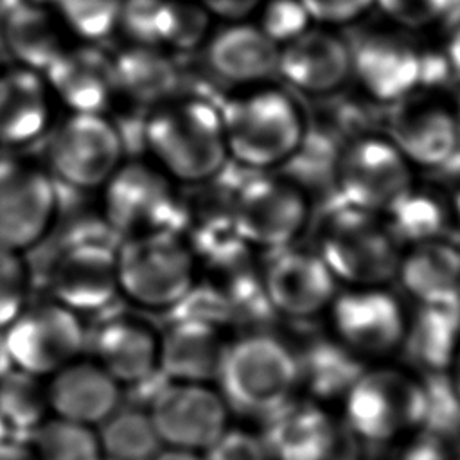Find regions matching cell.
<instances>
[{
    "instance_id": "obj_1",
    "label": "cell",
    "mask_w": 460,
    "mask_h": 460,
    "mask_svg": "<svg viewBox=\"0 0 460 460\" xmlns=\"http://www.w3.org/2000/svg\"><path fill=\"white\" fill-rule=\"evenodd\" d=\"M140 144L146 158L174 183H205L228 160L219 106L201 97L172 95L149 108L140 122Z\"/></svg>"
},
{
    "instance_id": "obj_2",
    "label": "cell",
    "mask_w": 460,
    "mask_h": 460,
    "mask_svg": "<svg viewBox=\"0 0 460 460\" xmlns=\"http://www.w3.org/2000/svg\"><path fill=\"white\" fill-rule=\"evenodd\" d=\"M228 160L268 172L293 158L305 140L298 101L268 83L246 86L219 104Z\"/></svg>"
},
{
    "instance_id": "obj_3",
    "label": "cell",
    "mask_w": 460,
    "mask_h": 460,
    "mask_svg": "<svg viewBox=\"0 0 460 460\" xmlns=\"http://www.w3.org/2000/svg\"><path fill=\"white\" fill-rule=\"evenodd\" d=\"M119 295L146 311H176L198 288L199 261L174 228L120 237L115 246Z\"/></svg>"
},
{
    "instance_id": "obj_4",
    "label": "cell",
    "mask_w": 460,
    "mask_h": 460,
    "mask_svg": "<svg viewBox=\"0 0 460 460\" xmlns=\"http://www.w3.org/2000/svg\"><path fill=\"white\" fill-rule=\"evenodd\" d=\"M216 383L230 411L264 419L300 390L298 354L264 332L228 340Z\"/></svg>"
},
{
    "instance_id": "obj_5",
    "label": "cell",
    "mask_w": 460,
    "mask_h": 460,
    "mask_svg": "<svg viewBox=\"0 0 460 460\" xmlns=\"http://www.w3.org/2000/svg\"><path fill=\"white\" fill-rule=\"evenodd\" d=\"M341 404V420L361 444H397L420 431L424 381L413 370L379 361L363 368Z\"/></svg>"
},
{
    "instance_id": "obj_6",
    "label": "cell",
    "mask_w": 460,
    "mask_h": 460,
    "mask_svg": "<svg viewBox=\"0 0 460 460\" xmlns=\"http://www.w3.org/2000/svg\"><path fill=\"white\" fill-rule=\"evenodd\" d=\"M43 140L41 164L59 187L97 194L128 158V146L106 113H68L54 120Z\"/></svg>"
},
{
    "instance_id": "obj_7",
    "label": "cell",
    "mask_w": 460,
    "mask_h": 460,
    "mask_svg": "<svg viewBox=\"0 0 460 460\" xmlns=\"http://www.w3.org/2000/svg\"><path fill=\"white\" fill-rule=\"evenodd\" d=\"M316 253L336 282L361 288L394 280L401 248L381 217L340 203L320 230Z\"/></svg>"
},
{
    "instance_id": "obj_8",
    "label": "cell",
    "mask_w": 460,
    "mask_h": 460,
    "mask_svg": "<svg viewBox=\"0 0 460 460\" xmlns=\"http://www.w3.org/2000/svg\"><path fill=\"white\" fill-rule=\"evenodd\" d=\"M340 203L381 219L388 217L417 189L413 165L386 137L350 142L334 165Z\"/></svg>"
},
{
    "instance_id": "obj_9",
    "label": "cell",
    "mask_w": 460,
    "mask_h": 460,
    "mask_svg": "<svg viewBox=\"0 0 460 460\" xmlns=\"http://www.w3.org/2000/svg\"><path fill=\"white\" fill-rule=\"evenodd\" d=\"M176 185L146 156H128L97 192V203L119 239L164 228L181 230L183 205Z\"/></svg>"
},
{
    "instance_id": "obj_10",
    "label": "cell",
    "mask_w": 460,
    "mask_h": 460,
    "mask_svg": "<svg viewBox=\"0 0 460 460\" xmlns=\"http://www.w3.org/2000/svg\"><path fill=\"white\" fill-rule=\"evenodd\" d=\"M2 334L13 367L43 379L81 358L88 341L83 316L49 295L29 298Z\"/></svg>"
},
{
    "instance_id": "obj_11",
    "label": "cell",
    "mask_w": 460,
    "mask_h": 460,
    "mask_svg": "<svg viewBox=\"0 0 460 460\" xmlns=\"http://www.w3.org/2000/svg\"><path fill=\"white\" fill-rule=\"evenodd\" d=\"M61 187L40 160L0 153V246L27 253L52 234Z\"/></svg>"
},
{
    "instance_id": "obj_12",
    "label": "cell",
    "mask_w": 460,
    "mask_h": 460,
    "mask_svg": "<svg viewBox=\"0 0 460 460\" xmlns=\"http://www.w3.org/2000/svg\"><path fill=\"white\" fill-rule=\"evenodd\" d=\"M237 237L257 250L293 246L309 221V199L300 185L268 172L246 180L230 205Z\"/></svg>"
},
{
    "instance_id": "obj_13",
    "label": "cell",
    "mask_w": 460,
    "mask_h": 460,
    "mask_svg": "<svg viewBox=\"0 0 460 460\" xmlns=\"http://www.w3.org/2000/svg\"><path fill=\"white\" fill-rule=\"evenodd\" d=\"M327 314L334 340L365 363H379L402 350L410 314L385 286L345 288Z\"/></svg>"
},
{
    "instance_id": "obj_14",
    "label": "cell",
    "mask_w": 460,
    "mask_h": 460,
    "mask_svg": "<svg viewBox=\"0 0 460 460\" xmlns=\"http://www.w3.org/2000/svg\"><path fill=\"white\" fill-rule=\"evenodd\" d=\"M271 460H361V442L323 404L293 397L262 419Z\"/></svg>"
},
{
    "instance_id": "obj_15",
    "label": "cell",
    "mask_w": 460,
    "mask_h": 460,
    "mask_svg": "<svg viewBox=\"0 0 460 460\" xmlns=\"http://www.w3.org/2000/svg\"><path fill=\"white\" fill-rule=\"evenodd\" d=\"M146 410L162 447L203 453L230 426V408L210 383L167 381Z\"/></svg>"
},
{
    "instance_id": "obj_16",
    "label": "cell",
    "mask_w": 460,
    "mask_h": 460,
    "mask_svg": "<svg viewBox=\"0 0 460 460\" xmlns=\"http://www.w3.org/2000/svg\"><path fill=\"white\" fill-rule=\"evenodd\" d=\"M115 246L58 244L47 268V295L81 316L104 313L119 296Z\"/></svg>"
},
{
    "instance_id": "obj_17",
    "label": "cell",
    "mask_w": 460,
    "mask_h": 460,
    "mask_svg": "<svg viewBox=\"0 0 460 460\" xmlns=\"http://www.w3.org/2000/svg\"><path fill=\"white\" fill-rule=\"evenodd\" d=\"M259 280L270 307L291 320L327 313L338 293V282L316 250L295 246L273 252Z\"/></svg>"
},
{
    "instance_id": "obj_18",
    "label": "cell",
    "mask_w": 460,
    "mask_h": 460,
    "mask_svg": "<svg viewBox=\"0 0 460 460\" xmlns=\"http://www.w3.org/2000/svg\"><path fill=\"white\" fill-rule=\"evenodd\" d=\"M95 359L122 388L138 385L158 370L160 331L129 311H104L88 334Z\"/></svg>"
},
{
    "instance_id": "obj_19",
    "label": "cell",
    "mask_w": 460,
    "mask_h": 460,
    "mask_svg": "<svg viewBox=\"0 0 460 460\" xmlns=\"http://www.w3.org/2000/svg\"><path fill=\"white\" fill-rule=\"evenodd\" d=\"M352 50V75L377 102L397 104L417 90L424 77V58L415 43L399 32H372Z\"/></svg>"
},
{
    "instance_id": "obj_20",
    "label": "cell",
    "mask_w": 460,
    "mask_h": 460,
    "mask_svg": "<svg viewBox=\"0 0 460 460\" xmlns=\"http://www.w3.org/2000/svg\"><path fill=\"white\" fill-rule=\"evenodd\" d=\"M43 77L56 106L68 113H108L117 101L111 50L102 43L74 41Z\"/></svg>"
},
{
    "instance_id": "obj_21",
    "label": "cell",
    "mask_w": 460,
    "mask_h": 460,
    "mask_svg": "<svg viewBox=\"0 0 460 460\" xmlns=\"http://www.w3.org/2000/svg\"><path fill=\"white\" fill-rule=\"evenodd\" d=\"M277 75L296 92L329 95L352 75L350 43L331 27L311 25L280 45Z\"/></svg>"
},
{
    "instance_id": "obj_22",
    "label": "cell",
    "mask_w": 460,
    "mask_h": 460,
    "mask_svg": "<svg viewBox=\"0 0 460 460\" xmlns=\"http://www.w3.org/2000/svg\"><path fill=\"white\" fill-rule=\"evenodd\" d=\"M54 97L41 72L0 61V151L41 140L54 124Z\"/></svg>"
},
{
    "instance_id": "obj_23",
    "label": "cell",
    "mask_w": 460,
    "mask_h": 460,
    "mask_svg": "<svg viewBox=\"0 0 460 460\" xmlns=\"http://www.w3.org/2000/svg\"><path fill=\"white\" fill-rule=\"evenodd\" d=\"M386 138L413 167H440L458 153V137L451 106L437 99H404L397 102Z\"/></svg>"
},
{
    "instance_id": "obj_24",
    "label": "cell",
    "mask_w": 460,
    "mask_h": 460,
    "mask_svg": "<svg viewBox=\"0 0 460 460\" xmlns=\"http://www.w3.org/2000/svg\"><path fill=\"white\" fill-rule=\"evenodd\" d=\"M226 345L221 323L181 313L160 331L158 370L169 381L212 385Z\"/></svg>"
},
{
    "instance_id": "obj_25",
    "label": "cell",
    "mask_w": 460,
    "mask_h": 460,
    "mask_svg": "<svg viewBox=\"0 0 460 460\" xmlns=\"http://www.w3.org/2000/svg\"><path fill=\"white\" fill-rule=\"evenodd\" d=\"M47 381L50 415L97 428L122 404V386L90 356H81Z\"/></svg>"
},
{
    "instance_id": "obj_26",
    "label": "cell",
    "mask_w": 460,
    "mask_h": 460,
    "mask_svg": "<svg viewBox=\"0 0 460 460\" xmlns=\"http://www.w3.org/2000/svg\"><path fill=\"white\" fill-rule=\"evenodd\" d=\"M395 280L419 307L456 309L460 304V248L435 237L401 252Z\"/></svg>"
},
{
    "instance_id": "obj_27",
    "label": "cell",
    "mask_w": 460,
    "mask_h": 460,
    "mask_svg": "<svg viewBox=\"0 0 460 460\" xmlns=\"http://www.w3.org/2000/svg\"><path fill=\"white\" fill-rule=\"evenodd\" d=\"M74 41L50 4L23 2L0 14V43L9 61L41 74Z\"/></svg>"
},
{
    "instance_id": "obj_28",
    "label": "cell",
    "mask_w": 460,
    "mask_h": 460,
    "mask_svg": "<svg viewBox=\"0 0 460 460\" xmlns=\"http://www.w3.org/2000/svg\"><path fill=\"white\" fill-rule=\"evenodd\" d=\"M280 47L250 22H230L207 41V63L223 81L243 88L277 75Z\"/></svg>"
},
{
    "instance_id": "obj_29",
    "label": "cell",
    "mask_w": 460,
    "mask_h": 460,
    "mask_svg": "<svg viewBox=\"0 0 460 460\" xmlns=\"http://www.w3.org/2000/svg\"><path fill=\"white\" fill-rule=\"evenodd\" d=\"M111 59L117 88L115 102H129L149 110L174 95L178 68L171 52L155 45L128 41L111 50Z\"/></svg>"
},
{
    "instance_id": "obj_30",
    "label": "cell",
    "mask_w": 460,
    "mask_h": 460,
    "mask_svg": "<svg viewBox=\"0 0 460 460\" xmlns=\"http://www.w3.org/2000/svg\"><path fill=\"white\" fill-rule=\"evenodd\" d=\"M415 320L410 318L402 349L413 367L431 374H447L460 345V320L455 309L420 307Z\"/></svg>"
},
{
    "instance_id": "obj_31",
    "label": "cell",
    "mask_w": 460,
    "mask_h": 460,
    "mask_svg": "<svg viewBox=\"0 0 460 460\" xmlns=\"http://www.w3.org/2000/svg\"><path fill=\"white\" fill-rule=\"evenodd\" d=\"M300 388L307 397L323 404L341 401L367 363L340 345L336 340L313 343L298 354Z\"/></svg>"
},
{
    "instance_id": "obj_32",
    "label": "cell",
    "mask_w": 460,
    "mask_h": 460,
    "mask_svg": "<svg viewBox=\"0 0 460 460\" xmlns=\"http://www.w3.org/2000/svg\"><path fill=\"white\" fill-rule=\"evenodd\" d=\"M104 460H149L162 442L146 408L122 404L97 426Z\"/></svg>"
},
{
    "instance_id": "obj_33",
    "label": "cell",
    "mask_w": 460,
    "mask_h": 460,
    "mask_svg": "<svg viewBox=\"0 0 460 460\" xmlns=\"http://www.w3.org/2000/svg\"><path fill=\"white\" fill-rule=\"evenodd\" d=\"M0 417L13 437L27 440L50 417L47 381L13 367L0 379Z\"/></svg>"
},
{
    "instance_id": "obj_34",
    "label": "cell",
    "mask_w": 460,
    "mask_h": 460,
    "mask_svg": "<svg viewBox=\"0 0 460 460\" xmlns=\"http://www.w3.org/2000/svg\"><path fill=\"white\" fill-rule=\"evenodd\" d=\"M38 460H104L97 428L47 417L27 438Z\"/></svg>"
},
{
    "instance_id": "obj_35",
    "label": "cell",
    "mask_w": 460,
    "mask_h": 460,
    "mask_svg": "<svg viewBox=\"0 0 460 460\" xmlns=\"http://www.w3.org/2000/svg\"><path fill=\"white\" fill-rule=\"evenodd\" d=\"M126 0H50L54 13L75 41L102 43L120 25Z\"/></svg>"
},
{
    "instance_id": "obj_36",
    "label": "cell",
    "mask_w": 460,
    "mask_h": 460,
    "mask_svg": "<svg viewBox=\"0 0 460 460\" xmlns=\"http://www.w3.org/2000/svg\"><path fill=\"white\" fill-rule=\"evenodd\" d=\"M447 217H451L449 207L446 208L433 194L415 189L386 219L392 221L388 228L397 243L402 237L408 244H415L442 237Z\"/></svg>"
},
{
    "instance_id": "obj_37",
    "label": "cell",
    "mask_w": 460,
    "mask_h": 460,
    "mask_svg": "<svg viewBox=\"0 0 460 460\" xmlns=\"http://www.w3.org/2000/svg\"><path fill=\"white\" fill-rule=\"evenodd\" d=\"M424 415L420 431L449 446L460 442V395L447 374L422 376Z\"/></svg>"
},
{
    "instance_id": "obj_38",
    "label": "cell",
    "mask_w": 460,
    "mask_h": 460,
    "mask_svg": "<svg viewBox=\"0 0 460 460\" xmlns=\"http://www.w3.org/2000/svg\"><path fill=\"white\" fill-rule=\"evenodd\" d=\"M31 282L32 275L25 253L0 246V331L31 298Z\"/></svg>"
},
{
    "instance_id": "obj_39",
    "label": "cell",
    "mask_w": 460,
    "mask_h": 460,
    "mask_svg": "<svg viewBox=\"0 0 460 460\" xmlns=\"http://www.w3.org/2000/svg\"><path fill=\"white\" fill-rule=\"evenodd\" d=\"M257 25L280 47L307 27L311 20L298 0H262Z\"/></svg>"
},
{
    "instance_id": "obj_40",
    "label": "cell",
    "mask_w": 460,
    "mask_h": 460,
    "mask_svg": "<svg viewBox=\"0 0 460 460\" xmlns=\"http://www.w3.org/2000/svg\"><path fill=\"white\" fill-rule=\"evenodd\" d=\"M374 5L399 29L420 31L442 20L451 0H374Z\"/></svg>"
},
{
    "instance_id": "obj_41",
    "label": "cell",
    "mask_w": 460,
    "mask_h": 460,
    "mask_svg": "<svg viewBox=\"0 0 460 460\" xmlns=\"http://www.w3.org/2000/svg\"><path fill=\"white\" fill-rule=\"evenodd\" d=\"M201 455L205 460H271L261 435L232 426Z\"/></svg>"
},
{
    "instance_id": "obj_42",
    "label": "cell",
    "mask_w": 460,
    "mask_h": 460,
    "mask_svg": "<svg viewBox=\"0 0 460 460\" xmlns=\"http://www.w3.org/2000/svg\"><path fill=\"white\" fill-rule=\"evenodd\" d=\"M309 20L322 27H338L361 18L374 0H298Z\"/></svg>"
},
{
    "instance_id": "obj_43",
    "label": "cell",
    "mask_w": 460,
    "mask_h": 460,
    "mask_svg": "<svg viewBox=\"0 0 460 460\" xmlns=\"http://www.w3.org/2000/svg\"><path fill=\"white\" fill-rule=\"evenodd\" d=\"M394 446L390 460H451L453 447L424 431H417Z\"/></svg>"
},
{
    "instance_id": "obj_44",
    "label": "cell",
    "mask_w": 460,
    "mask_h": 460,
    "mask_svg": "<svg viewBox=\"0 0 460 460\" xmlns=\"http://www.w3.org/2000/svg\"><path fill=\"white\" fill-rule=\"evenodd\" d=\"M205 9L217 18L230 22H244L252 13L259 11L262 0H199Z\"/></svg>"
},
{
    "instance_id": "obj_45",
    "label": "cell",
    "mask_w": 460,
    "mask_h": 460,
    "mask_svg": "<svg viewBox=\"0 0 460 460\" xmlns=\"http://www.w3.org/2000/svg\"><path fill=\"white\" fill-rule=\"evenodd\" d=\"M0 460H38L25 438H11L0 446Z\"/></svg>"
},
{
    "instance_id": "obj_46",
    "label": "cell",
    "mask_w": 460,
    "mask_h": 460,
    "mask_svg": "<svg viewBox=\"0 0 460 460\" xmlns=\"http://www.w3.org/2000/svg\"><path fill=\"white\" fill-rule=\"evenodd\" d=\"M444 58H446V63L451 68V72L460 77V23L453 29V32L449 34V38L446 41Z\"/></svg>"
},
{
    "instance_id": "obj_47",
    "label": "cell",
    "mask_w": 460,
    "mask_h": 460,
    "mask_svg": "<svg viewBox=\"0 0 460 460\" xmlns=\"http://www.w3.org/2000/svg\"><path fill=\"white\" fill-rule=\"evenodd\" d=\"M149 460H205V458H203L201 453L185 451V449H172V447H162Z\"/></svg>"
},
{
    "instance_id": "obj_48",
    "label": "cell",
    "mask_w": 460,
    "mask_h": 460,
    "mask_svg": "<svg viewBox=\"0 0 460 460\" xmlns=\"http://www.w3.org/2000/svg\"><path fill=\"white\" fill-rule=\"evenodd\" d=\"M447 376H449V379H451V383H453L456 394L460 395V345H458V349H456V352H455V358H453V361H451V367H449V370H447Z\"/></svg>"
},
{
    "instance_id": "obj_49",
    "label": "cell",
    "mask_w": 460,
    "mask_h": 460,
    "mask_svg": "<svg viewBox=\"0 0 460 460\" xmlns=\"http://www.w3.org/2000/svg\"><path fill=\"white\" fill-rule=\"evenodd\" d=\"M13 368V363H11V358H9V352H7V347H5V340H4V334L0 331V379Z\"/></svg>"
},
{
    "instance_id": "obj_50",
    "label": "cell",
    "mask_w": 460,
    "mask_h": 460,
    "mask_svg": "<svg viewBox=\"0 0 460 460\" xmlns=\"http://www.w3.org/2000/svg\"><path fill=\"white\" fill-rule=\"evenodd\" d=\"M449 210H451L453 221H455V223L458 225V228H460V183H458V187H456V190H455V194H453V198H451Z\"/></svg>"
},
{
    "instance_id": "obj_51",
    "label": "cell",
    "mask_w": 460,
    "mask_h": 460,
    "mask_svg": "<svg viewBox=\"0 0 460 460\" xmlns=\"http://www.w3.org/2000/svg\"><path fill=\"white\" fill-rule=\"evenodd\" d=\"M453 110V117H455V126H456V137H458V151H460V90L455 97V102L451 106Z\"/></svg>"
},
{
    "instance_id": "obj_52",
    "label": "cell",
    "mask_w": 460,
    "mask_h": 460,
    "mask_svg": "<svg viewBox=\"0 0 460 460\" xmlns=\"http://www.w3.org/2000/svg\"><path fill=\"white\" fill-rule=\"evenodd\" d=\"M11 438H16V437H13V433H11V429L5 426V422L2 420V417H0V446L2 444H5L7 440H11Z\"/></svg>"
},
{
    "instance_id": "obj_53",
    "label": "cell",
    "mask_w": 460,
    "mask_h": 460,
    "mask_svg": "<svg viewBox=\"0 0 460 460\" xmlns=\"http://www.w3.org/2000/svg\"><path fill=\"white\" fill-rule=\"evenodd\" d=\"M451 460H460V442L451 447Z\"/></svg>"
},
{
    "instance_id": "obj_54",
    "label": "cell",
    "mask_w": 460,
    "mask_h": 460,
    "mask_svg": "<svg viewBox=\"0 0 460 460\" xmlns=\"http://www.w3.org/2000/svg\"><path fill=\"white\" fill-rule=\"evenodd\" d=\"M0 153H2V151H0Z\"/></svg>"
}]
</instances>
